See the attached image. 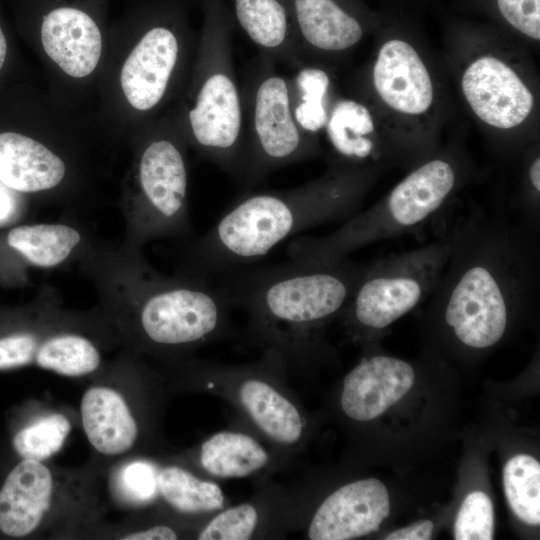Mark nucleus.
Here are the masks:
<instances>
[{"instance_id":"16","label":"nucleus","mask_w":540,"mask_h":540,"mask_svg":"<svg viewBox=\"0 0 540 540\" xmlns=\"http://www.w3.org/2000/svg\"><path fill=\"white\" fill-rule=\"evenodd\" d=\"M415 372L408 362L385 355L363 358L344 379L341 406L350 418L370 421L412 388Z\"/></svg>"},{"instance_id":"21","label":"nucleus","mask_w":540,"mask_h":540,"mask_svg":"<svg viewBox=\"0 0 540 540\" xmlns=\"http://www.w3.org/2000/svg\"><path fill=\"white\" fill-rule=\"evenodd\" d=\"M83 428L91 445L106 455L129 450L137 425L122 396L106 387L88 389L81 401Z\"/></svg>"},{"instance_id":"31","label":"nucleus","mask_w":540,"mask_h":540,"mask_svg":"<svg viewBox=\"0 0 540 540\" xmlns=\"http://www.w3.org/2000/svg\"><path fill=\"white\" fill-rule=\"evenodd\" d=\"M494 537V508L482 491L469 493L464 499L454 523L456 540H491Z\"/></svg>"},{"instance_id":"18","label":"nucleus","mask_w":540,"mask_h":540,"mask_svg":"<svg viewBox=\"0 0 540 540\" xmlns=\"http://www.w3.org/2000/svg\"><path fill=\"white\" fill-rule=\"evenodd\" d=\"M231 13L260 55L293 70L306 62L288 0H232Z\"/></svg>"},{"instance_id":"36","label":"nucleus","mask_w":540,"mask_h":540,"mask_svg":"<svg viewBox=\"0 0 540 540\" xmlns=\"http://www.w3.org/2000/svg\"><path fill=\"white\" fill-rule=\"evenodd\" d=\"M433 523L430 520L415 522L408 527L390 533L386 540H429L432 537Z\"/></svg>"},{"instance_id":"17","label":"nucleus","mask_w":540,"mask_h":540,"mask_svg":"<svg viewBox=\"0 0 540 540\" xmlns=\"http://www.w3.org/2000/svg\"><path fill=\"white\" fill-rule=\"evenodd\" d=\"M139 182L153 215L162 225L181 219L187 199L188 172L181 146L166 136L153 138L139 163Z\"/></svg>"},{"instance_id":"7","label":"nucleus","mask_w":540,"mask_h":540,"mask_svg":"<svg viewBox=\"0 0 540 540\" xmlns=\"http://www.w3.org/2000/svg\"><path fill=\"white\" fill-rule=\"evenodd\" d=\"M202 11L195 71L184 112L186 131L207 159L240 181L243 107L232 53L235 23L226 0H202Z\"/></svg>"},{"instance_id":"33","label":"nucleus","mask_w":540,"mask_h":540,"mask_svg":"<svg viewBox=\"0 0 540 540\" xmlns=\"http://www.w3.org/2000/svg\"><path fill=\"white\" fill-rule=\"evenodd\" d=\"M258 513L251 504L229 508L215 516L200 532V540H245L253 534Z\"/></svg>"},{"instance_id":"15","label":"nucleus","mask_w":540,"mask_h":540,"mask_svg":"<svg viewBox=\"0 0 540 540\" xmlns=\"http://www.w3.org/2000/svg\"><path fill=\"white\" fill-rule=\"evenodd\" d=\"M40 38L49 58L69 76H88L99 62L100 28L91 12L77 3L59 1L43 10Z\"/></svg>"},{"instance_id":"34","label":"nucleus","mask_w":540,"mask_h":540,"mask_svg":"<svg viewBox=\"0 0 540 540\" xmlns=\"http://www.w3.org/2000/svg\"><path fill=\"white\" fill-rule=\"evenodd\" d=\"M540 201V155L535 144L525 150L521 184L520 208L533 220L538 215Z\"/></svg>"},{"instance_id":"12","label":"nucleus","mask_w":540,"mask_h":540,"mask_svg":"<svg viewBox=\"0 0 540 540\" xmlns=\"http://www.w3.org/2000/svg\"><path fill=\"white\" fill-rule=\"evenodd\" d=\"M288 1L306 61L331 66L382 23L361 0Z\"/></svg>"},{"instance_id":"25","label":"nucleus","mask_w":540,"mask_h":540,"mask_svg":"<svg viewBox=\"0 0 540 540\" xmlns=\"http://www.w3.org/2000/svg\"><path fill=\"white\" fill-rule=\"evenodd\" d=\"M81 241L77 230L61 224L22 225L9 231V246L29 262L52 267L64 261Z\"/></svg>"},{"instance_id":"23","label":"nucleus","mask_w":540,"mask_h":540,"mask_svg":"<svg viewBox=\"0 0 540 540\" xmlns=\"http://www.w3.org/2000/svg\"><path fill=\"white\" fill-rule=\"evenodd\" d=\"M240 400L256 425L270 438L293 444L303 425L296 407L264 381L246 380L240 387Z\"/></svg>"},{"instance_id":"28","label":"nucleus","mask_w":540,"mask_h":540,"mask_svg":"<svg viewBox=\"0 0 540 540\" xmlns=\"http://www.w3.org/2000/svg\"><path fill=\"white\" fill-rule=\"evenodd\" d=\"M37 364L65 376H81L97 369L100 356L95 346L77 335L53 337L36 352Z\"/></svg>"},{"instance_id":"10","label":"nucleus","mask_w":540,"mask_h":540,"mask_svg":"<svg viewBox=\"0 0 540 540\" xmlns=\"http://www.w3.org/2000/svg\"><path fill=\"white\" fill-rule=\"evenodd\" d=\"M123 64L120 84L128 103L149 112L168 94L183 60L184 18L172 4L155 6Z\"/></svg>"},{"instance_id":"37","label":"nucleus","mask_w":540,"mask_h":540,"mask_svg":"<svg viewBox=\"0 0 540 540\" xmlns=\"http://www.w3.org/2000/svg\"><path fill=\"white\" fill-rule=\"evenodd\" d=\"M121 539L124 540H173L177 539L175 531L168 526H155L143 531H138Z\"/></svg>"},{"instance_id":"11","label":"nucleus","mask_w":540,"mask_h":540,"mask_svg":"<svg viewBox=\"0 0 540 540\" xmlns=\"http://www.w3.org/2000/svg\"><path fill=\"white\" fill-rule=\"evenodd\" d=\"M226 305L228 302L216 285H169L147 297L140 322L155 343L189 344L219 329Z\"/></svg>"},{"instance_id":"24","label":"nucleus","mask_w":540,"mask_h":540,"mask_svg":"<svg viewBox=\"0 0 540 540\" xmlns=\"http://www.w3.org/2000/svg\"><path fill=\"white\" fill-rule=\"evenodd\" d=\"M200 461L216 477L240 478L261 469L268 461V454L249 435L219 432L202 444Z\"/></svg>"},{"instance_id":"13","label":"nucleus","mask_w":540,"mask_h":540,"mask_svg":"<svg viewBox=\"0 0 540 540\" xmlns=\"http://www.w3.org/2000/svg\"><path fill=\"white\" fill-rule=\"evenodd\" d=\"M322 134L332 151L331 159L380 167L400 161L375 111L355 94L336 95Z\"/></svg>"},{"instance_id":"38","label":"nucleus","mask_w":540,"mask_h":540,"mask_svg":"<svg viewBox=\"0 0 540 540\" xmlns=\"http://www.w3.org/2000/svg\"><path fill=\"white\" fill-rule=\"evenodd\" d=\"M8 54V43L0 23V72L3 70Z\"/></svg>"},{"instance_id":"5","label":"nucleus","mask_w":540,"mask_h":540,"mask_svg":"<svg viewBox=\"0 0 540 540\" xmlns=\"http://www.w3.org/2000/svg\"><path fill=\"white\" fill-rule=\"evenodd\" d=\"M471 173L461 151L438 148L371 207L325 236L294 239L287 253L291 259L336 263L372 243L416 232L448 209Z\"/></svg>"},{"instance_id":"3","label":"nucleus","mask_w":540,"mask_h":540,"mask_svg":"<svg viewBox=\"0 0 540 540\" xmlns=\"http://www.w3.org/2000/svg\"><path fill=\"white\" fill-rule=\"evenodd\" d=\"M455 85L467 111L502 148L534 145L539 84L528 56L512 36L460 24L450 35Z\"/></svg>"},{"instance_id":"39","label":"nucleus","mask_w":540,"mask_h":540,"mask_svg":"<svg viewBox=\"0 0 540 540\" xmlns=\"http://www.w3.org/2000/svg\"><path fill=\"white\" fill-rule=\"evenodd\" d=\"M5 193L3 192L2 190V187L0 186V213L3 212V204H4V201H5ZM1 216V214H0Z\"/></svg>"},{"instance_id":"8","label":"nucleus","mask_w":540,"mask_h":540,"mask_svg":"<svg viewBox=\"0 0 540 540\" xmlns=\"http://www.w3.org/2000/svg\"><path fill=\"white\" fill-rule=\"evenodd\" d=\"M271 59L258 55L241 85L243 161L240 182L250 189L273 171L317 157L320 139L297 124L288 78Z\"/></svg>"},{"instance_id":"19","label":"nucleus","mask_w":540,"mask_h":540,"mask_svg":"<svg viewBox=\"0 0 540 540\" xmlns=\"http://www.w3.org/2000/svg\"><path fill=\"white\" fill-rule=\"evenodd\" d=\"M53 491L49 469L39 461L23 459L0 489V530L7 536L32 533L47 511Z\"/></svg>"},{"instance_id":"35","label":"nucleus","mask_w":540,"mask_h":540,"mask_svg":"<svg viewBox=\"0 0 540 540\" xmlns=\"http://www.w3.org/2000/svg\"><path fill=\"white\" fill-rule=\"evenodd\" d=\"M37 352V339L29 334L0 338V370L29 364Z\"/></svg>"},{"instance_id":"2","label":"nucleus","mask_w":540,"mask_h":540,"mask_svg":"<svg viewBox=\"0 0 540 540\" xmlns=\"http://www.w3.org/2000/svg\"><path fill=\"white\" fill-rule=\"evenodd\" d=\"M381 168L331 159L321 176L303 185L244 194L202 238V264L221 274L265 256L307 228L347 220L358 212Z\"/></svg>"},{"instance_id":"4","label":"nucleus","mask_w":540,"mask_h":540,"mask_svg":"<svg viewBox=\"0 0 540 540\" xmlns=\"http://www.w3.org/2000/svg\"><path fill=\"white\" fill-rule=\"evenodd\" d=\"M357 92L375 111L399 157L412 168L433 154L444 117V90L422 46L405 29L382 26Z\"/></svg>"},{"instance_id":"22","label":"nucleus","mask_w":540,"mask_h":540,"mask_svg":"<svg viewBox=\"0 0 540 540\" xmlns=\"http://www.w3.org/2000/svg\"><path fill=\"white\" fill-rule=\"evenodd\" d=\"M287 78L290 106L297 124L306 133L319 137L337 95L331 66L306 61Z\"/></svg>"},{"instance_id":"1","label":"nucleus","mask_w":540,"mask_h":540,"mask_svg":"<svg viewBox=\"0 0 540 540\" xmlns=\"http://www.w3.org/2000/svg\"><path fill=\"white\" fill-rule=\"evenodd\" d=\"M446 228L450 253L429 297L461 344L490 348L503 338L513 309L538 296L536 237L527 226L482 214Z\"/></svg>"},{"instance_id":"29","label":"nucleus","mask_w":540,"mask_h":540,"mask_svg":"<svg viewBox=\"0 0 540 540\" xmlns=\"http://www.w3.org/2000/svg\"><path fill=\"white\" fill-rule=\"evenodd\" d=\"M71 429L62 414H52L21 429L13 439V447L22 459L43 461L58 452Z\"/></svg>"},{"instance_id":"9","label":"nucleus","mask_w":540,"mask_h":540,"mask_svg":"<svg viewBox=\"0 0 540 540\" xmlns=\"http://www.w3.org/2000/svg\"><path fill=\"white\" fill-rule=\"evenodd\" d=\"M450 247L445 225L435 241L362 266L345 308H349L354 321L363 328H387L432 294Z\"/></svg>"},{"instance_id":"30","label":"nucleus","mask_w":540,"mask_h":540,"mask_svg":"<svg viewBox=\"0 0 540 540\" xmlns=\"http://www.w3.org/2000/svg\"><path fill=\"white\" fill-rule=\"evenodd\" d=\"M488 11L510 36L538 45L540 0H488Z\"/></svg>"},{"instance_id":"6","label":"nucleus","mask_w":540,"mask_h":540,"mask_svg":"<svg viewBox=\"0 0 540 540\" xmlns=\"http://www.w3.org/2000/svg\"><path fill=\"white\" fill-rule=\"evenodd\" d=\"M362 266L345 259L336 263L290 262L226 272L216 285L228 304L248 310L268 333L295 342L305 332L342 311Z\"/></svg>"},{"instance_id":"32","label":"nucleus","mask_w":540,"mask_h":540,"mask_svg":"<svg viewBox=\"0 0 540 540\" xmlns=\"http://www.w3.org/2000/svg\"><path fill=\"white\" fill-rule=\"evenodd\" d=\"M114 487L121 500L130 504H145L157 494L158 473L149 462L133 461L117 471Z\"/></svg>"},{"instance_id":"26","label":"nucleus","mask_w":540,"mask_h":540,"mask_svg":"<svg viewBox=\"0 0 540 540\" xmlns=\"http://www.w3.org/2000/svg\"><path fill=\"white\" fill-rule=\"evenodd\" d=\"M158 490L171 506L184 513L215 511L224 504L223 492L217 484L176 466L158 473Z\"/></svg>"},{"instance_id":"27","label":"nucleus","mask_w":540,"mask_h":540,"mask_svg":"<svg viewBox=\"0 0 540 540\" xmlns=\"http://www.w3.org/2000/svg\"><path fill=\"white\" fill-rule=\"evenodd\" d=\"M503 485L513 513L531 526L540 524V464L530 455L511 458L503 470Z\"/></svg>"},{"instance_id":"20","label":"nucleus","mask_w":540,"mask_h":540,"mask_svg":"<svg viewBox=\"0 0 540 540\" xmlns=\"http://www.w3.org/2000/svg\"><path fill=\"white\" fill-rule=\"evenodd\" d=\"M66 167L60 157L42 143L19 132H0V183L24 193L58 185Z\"/></svg>"},{"instance_id":"14","label":"nucleus","mask_w":540,"mask_h":540,"mask_svg":"<svg viewBox=\"0 0 540 540\" xmlns=\"http://www.w3.org/2000/svg\"><path fill=\"white\" fill-rule=\"evenodd\" d=\"M390 513L389 494L375 478L340 487L317 509L308 529L312 540H349L379 529Z\"/></svg>"}]
</instances>
